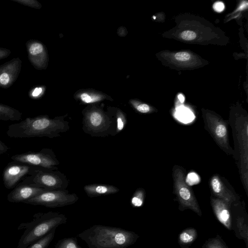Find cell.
<instances>
[{
  "label": "cell",
  "instance_id": "1",
  "mask_svg": "<svg viewBox=\"0 0 248 248\" xmlns=\"http://www.w3.org/2000/svg\"><path fill=\"white\" fill-rule=\"evenodd\" d=\"M69 129V122L63 117L50 118L46 115L27 117L9 125L6 132L10 138L59 137Z\"/></svg>",
  "mask_w": 248,
  "mask_h": 248
},
{
  "label": "cell",
  "instance_id": "2",
  "mask_svg": "<svg viewBox=\"0 0 248 248\" xmlns=\"http://www.w3.org/2000/svg\"><path fill=\"white\" fill-rule=\"evenodd\" d=\"M78 236L89 248H127L139 237L131 231L102 225H94Z\"/></svg>",
  "mask_w": 248,
  "mask_h": 248
},
{
  "label": "cell",
  "instance_id": "3",
  "mask_svg": "<svg viewBox=\"0 0 248 248\" xmlns=\"http://www.w3.org/2000/svg\"><path fill=\"white\" fill-rule=\"evenodd\" d=\"M67 220L64 214L57 212L35 214L31 221L22 223L18 226L17 230H24V232L19 240L17 248H26L53 229L65 224Z\"/></svg>",
  "mask_w": 248,
  "mask_h": 248
},
{
  "label": "cell",
  "instance_id": "4",
  "mask_svg": "<svg viewBox=\"0 0 248 248\" xmlns=\"http://www.w3.org/2000/svg\"><path fill=\"white\" fill-rule=\"evenodd\" d=\"M20 183L47 190H64L68 187L69 181L57 170L34 167Z\"/></svg>",
  "mask_w": 248,
  "mask_h": 248
},
{
  "label": "cell",
  "instance_id": "5",
  "mask_svg": "<svg viewBox=\"0 0 248 248\" xmlns=\"http://www.w3.org/2000/svg\"><path fill=\"white\" fill-rule=\"evenodd\" d=\"M82 129L92 136L104 137L116 134L114 120L99 109H93L86 112L82 120Z\"/></svg>",
  "mask_w": 248,
  "mask_h": 248
},
{
  "label": "cell",
  "instance_id": "6",
  "mask_svg": "<svg viewBox=\"0 0 248 248\" xmlns=\"http://www.w3.org/2000/svg\"><path fill=\"white\" fill-rule=\"evenodd\" d=\"M78 200L75 193H69L66 189L46 190L24 203L55 208L73 204Z\"/></svg>",
  "mask_w": 248,
  "mask_h": 248
},
{
  "label": "cell",
  "instance_id": "7",
  "mask_svg": "<svg viewBox=\"0 0 248 248\" xmlns=\"http://www.w3.org/2000/svg\"><path fill=\"white\" fill-rule=\"evenodd\" d=\"M15 161L51 170H57L60 162L51 149L43 148L39 152L29 151L11 157Z\"/></svg>",
  "mask_w": 248,
  "mask_h": 248
},
{
  "label": "cell",
  "instance_id": "8",
  "mask_svg": "<svg viewBox=\"0 0 248 248\" xmlns=\"http://www.w3.org/2000/svg\"><path fill=\"white\" fill-rule=\"evenodd\" d=\"M173 178L175 192L181 205L201 216L197 200L192 190L186 183L184 173L180 169L175 170Z\"/></svg>",
  "mask_w": 248,
  "mask_h": 248
},
{
  "label": "cell",
  "instance_id": "9",
  "mask_svg": "<svg viewBox=\"0 0 248 248\" xmlns=\"http://www.w3.org/2000/svg\"><path fill=\"white\" fill-rule=\"evenodd\" d=\"M35 166L13 161L9 163L2 172V181L6 188H14Z\"/></svg>",
  "mask_w": 248,
  "mask_h": 248
},
{
  "label": "cell",
  "instance_id": "10",
  "mask_svg": "<svg viewBox=\"0 0 248 248\" xmlns=\"http://www.w3.org/2000/svg\"><path fill=\"white\" fill-rule=\"evenodd\" d=\"M29 61L37 70L45 69L47 63L46 50L40 41L30 39L25 44Z\"/></svg>",
  "mask_w": 248,
  "mask_h": 248
},
{
  "label": "cell",
  "instance_id": "11",
  "mask_svg": "<svg viewBox=\"0 0 248 248\" xmlns=\"http://www.w3.org/2000/svg\"><path fill=\"white\" fill-rule=\"evenodd\" d=\"M22 62L14 58L0 65V88L8 89L16 81L21 72Z\"/></svg>",
  "mask_w": 248,
  "mask_h": 248
},
{
  "label": "cell",
  "instance_id": "12",
  "mask_svg": "<svg viewBox=\"0 0 248 248\" xmlns=\"http://www.w3.org/2000/svg\"><path fill=\"white\" fill-rule=\"evenodd\" d=\"M45 189L18 183L8 194L7 200L11 202H24L45 191Z\"/></svg>",
  "mask_w": 248,
  "mask_h": 248
},
{
  "label": "cell",
  "instance_id": "13",
  "mask_svg": "<svg viewBox=\"0 0 248 248\" xmlns=\"http://www.w3.org/2000/svg\"><path fill=\"white\" fill-rule=\"evenodd\" d=\"M206 121L210 132L216 141L222 147L229 150L227 129L224 122L214 116H209Z\"/></svg>",
  "mask_w": 248,
  "mask_h": 248
},
{
  "label": "cell",
  "instance_id": "14",
  "mask_svg": "<svg viewBox=\"0 0 248 248\" xmlns=\"http://www.w3.org/2000/svg\"><path fill=\"white\" fill-rule=\"evenodd\" d=\"M211 202L213 211L218 221L228 230H231L232 223L230 211V205L217 198H211Z\"/></svg>",
  "mask_w": 248,
  "mask_h": 248
},
{
  "label": "cell",
  "instance_id": "15",
  "mask_svg": "<svg viewBox=\"0 0 248 248\" xmlns=\"http://www.w3.org/2000/svg\"><path fill=\"white\" fill-rule=\"evenodd\" d=\"M83 189L87 195L91 198L115 194L120 191L118 187L112 185L101 184L86 185Z\"/></svg>",
  "mask_w": 248,
  "mask_h": 248
},
{
  "label": "cell",
  "instance_id": "16",
  "mask_svg": "<svg viewBox=\"0 0 248 248\" xmlns=\"http://www.w3.org/2000/svg\"><path fill=\"white\" fill-rule=\"evenodd\" d=\"M211 186L214 193L217 198L224 201L229 205H231L235 201V197L225 186L217 176L212 177Z\"/></svg>",
  "mask_w": 248,
  "mask_h": 248
},
{
  "label": "cell",
  "instance_id": "17",
  "mask_svg": "<svg viewBox=\"0 0 248 248\" xmlns=\"http://www.w3.org/2000/svg\"><path fill=\"white\" fill-rule=\"evenodd\" d=\"M22 113L18 110L8 105L0 103V120L19 121Z\"/></svg>",
  "mask_w": 248,
  "mask_h": 248
},
{
  "label": "cell",
  "instance_id": "18",
  "mask_svg": "<svg viewBox=\"0 0 248 248\" xmlns=\"http://www.w3.org/2000/svg\"><path fill=\"white\" fill-rule=\"evenodd\" d=\"M197 237V232L193 228H188L183 231L179 235V243L183 246L189 245Z\"/></svg>",
  "mask_w": 248,
  "mask_h": 248
},
{
  "label": "cell",
  "instance_id": "19",
  "mask_svg": "<svg viewBox=\"0 0 248 248\" xmlns=\"http://www.w3.org/2000/svg\"><path fill=\"white\" fill-rule=\"evenodd\" d=\"M56 230V228L53 229L48 233L26 248H47L54 237Z\"/></svg>",
  "mask_w": 248,
  "mask_h": 248
},
{
  "label": "cell",
  "instance_id": "20",
  "mask_svg": "<svg viewBox=\"0 0 248 248\" xmlns=\"http://www.w3.org/2000/svg\"><path fill=\"white\" fill-rule=\"evenodd\" d=\"M55 248H82L78 243L75 237L64 238L59 240L55 245Z\"/></svg>",
  "mask_w": 248,
  "mask_h": 248
},
{
  "label": "cell",
  "instance_id": "21",
  "mask_svg": "<svg viewBox=\"0 0 248 248\" xmlns=\"http://www.w3.org/2000/svg\"><path fill=\"white\" fill-rule=\"evenodd\" d=\"M116 125V134H118L122 131L127 124L126 116L120 110H118L114 120Z\"/></svg>",
  "mask_w": 248,
  "mask_h": 248
},
{
  "label": "cell",
  "instance_id": "22",
  "mask_svg": "<svg viewBox=\"0 0 248 248\" xmlns=\"http://www.w3.org/2000/svg\"><path fill=\"white\" fill-rule=\"evenodd\" d=\"M236 228L240 235L246 241L247 245L248 241V225L245 223L244 217H238L236 219Z\"/></svg>",
  "mask_w": 248,
  "mask_h": 248
},
{
  "label": "cell",
  "instance_id": "23",
  "mask_svg": "<svg viewBox=\"0 0 248 248\" xmlns=\"http://www.w3.org/2000/svg\"><path fill=\"white\" fill-rule=\"evenodd\" d=\"M144 191L142 189H137L131 199V203L135 207L141 206L143 202Z\"/></svg>",
  "mask_w": 248,
  "mask_h": 248
},
{
  "label": "cell",
  "instance_id": "24",
  "mask_svg": "<svg viewBox=\"0 0 248 248\" xmlns=\"http://www.w3.org/2000/svg\"><path fill=\"white\" fill-rule=\"evenodd\" d=\"M44 91V89L43 86H34L30 89L28 92V95L32 99H38L42 96Z\"/></svg>",
  "mask_w": 248,
  "mask_h": 248
},
{
  "label": "cell",
  "instance_id": "25",
  "mask_svg": "<svg viewBox=\"0 0 248 248\" xmlns=\"http://www.w3.org/2000/svg\"><path fill=\"white\" fill-rule=\"evenodd\" d=\"M12 1L30 8L39 9L42 7L40 2L36 0H11Z\"/></svg>",
  "mask_w": 248,
  "mask_h": 248
},
{
  "label": "cell",
  "instance_id": "26",
  "mask_svg": "<svg viewBox=\"0 0 248 248\" xmlns=\"http://www.w3.org/2000/svg\"><path fill=\"white\" fill-rule=\"evenodd\" d=\"M206 248H227L217 238L209 240L205 245Z\"/></svg>",
  "mask_w": 248,
  "mask_h": 248
},
{
  "label": "cell",
  "instance_id": "27",
  "mask_svg": "<svg viewBox=\"0 0 248 248\" xmlns=\"http://www.w3.org/2000/svg\"><path fill=\"white\" fill-rule=\"evenodd\" d=\"M80 98L82 102L85 103H91L100 100V97L97 96H91L87 93H83Z\"/></svg>",
  "mask_w": 248,
  "mask_h": 248
},
{
  "label": "cell",
  "instance_id": "28",
  "mask_svg": "<svg viewBox=\"0 0 248 248\" xmlns=\"http://www.w3.org/2000/svg\"><path fill=\"white\" fill-rule=\"evenodd\" d=\"M133 106L136 110L142 113H147L150 111V106L146 104H139L136 102H132Z\"/></svg>",
  "mask_w": 248,
  "mask_h": 248
},
{
  "label": "cell",
  "instance_id": "29",
  "mask_svg": "<svg viewBox=\"0 0 248 248\" xmlns=\"http://www.w3.org/2000/svg\"><path fill=\"white\" fill-rule=\"evenodd\" d=\"M181 38L186 41H190L194 39L196 37V34L192 31H185L181 33Z\"/></svg>",
  "mask_w": 248,
  "mask_h": 248
},
{
  "label": "cell",
  "instance_id": "30",
  "mask_svg": "<svg viewBox=\"0 0 248 248\" xmlns=\"http://www.w3.org/2000/svg\"><path fill=\"white\" fill-rule=\"evenodd\" d=\"M198 176L194 172L189 173L186 179L187 184L193 185L197 184L199 182Z\"/></svg>",
  "mask_w": 248,
  "mask_h": 248
},
{
  "label": "cell",
  "instance_id": "31",
  "mask_svg": "<svg viewBox=\"0 0 248 248\" xmlns=\"http://www.w3.org/2000/svg\"><path fill=\"white\" fill-rule=\"evenodd\" d=\"M174 57L179 61H186L190 58V55L186 52H179L175 54Z\"/></svg>",
  "mask_w": 248,
  "mask_h": 248
},
{
  "label": "cell",
  "instance_id": "32",
  "mask_svg": "<svg viewBox=\"0 0 248 248\" xmlns=\"http://www.w3.org/2000/svg\"><path fill=\"white\" fill-rule=\"evenodd\" d=\"M11 53V50L0 47V60L7 58L10 55Z\"/></svg>",
  "mask_w": 248,
  "mask_h": 248
},
{
  "label": "cell",
  "instance_id": "33",
  "mask_svg": "<svg viewBox=\"0 0 248 248\" xmlns=\"http://www.w3.org/2000/svg\"><path fill=\"white\" fill-rule=\"evenodd\" d=\"M224 5L222 2L217 1L213 5L214 9L217 12H221L224 9Z\"/></svg>",
  "mask_w": 248,
  "mask_h": 248
},
{
  "label": "cell",
  "instance_id": "34",
  "mask_svg": "<svg viewBox=\"0 0 248 248\" xmlns=\"http://www.w3.org/2000/svg\"><path fill=\"white\" fill-rule=\"evenodd\" d=\"M10 148L0 140V155L6 153Z\"/></svg>",
  "mask_w": 248,
  "mask_h": 248
},
{
  "label": "cell",
  "instance_id": "35",
  "mask_svg": "<svg viewBox=\"0 0 248 248\" xmlns=\"http://www.w3.org/2000/svg\"><path fill=\"white\" fill-rule=\"evenodd\" d=\"M178 98L179 99V100L180 101V102L181 103H183L184 101V97L183 96V95L181 94H180L179 95H178Z\"/></svg>",
  "mask_w": 248,
  "mask_h": 248
}]
</instances>
